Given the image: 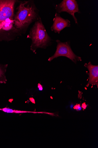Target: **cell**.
<instances>
[{
	"label": "cell",
	"mask_w": 98,
	"mask_h": 148,
	"mask_svg": "<svg viewBox=\"0 0 98 148\" xmlns=\"http://www.w3.org/2000/svg\"><path fill=\"white\" fill-rule=\"evenodd\" d=\"M53 21V23L51 29L55 33L59 34L64 28L69 27L71 25V22L69 20L63 18L57 12L55 13Z\"/></svg>",
	"instance_id": "cell-6"
},
{
	"label": "cell",
	"mask_w": 98,
	"mask_h": 148,
	"mask_svg": "<svg viewBox=\"0 0 98 148\" xmlns=\"http://www.w3.org/2000/svg\"><path fill=\"white\" fill-rule=\"evenodd\" d=\"M14 17L16 28L23 33L33 22L40 18L39 10L33 1L21 2L17 8Z\"/></svg>",
	"instance_id": "cell-2"
},
{
	"label": "cell",
	"mask_w": 98,
	"mask_h": 148,
	"mask_svg": "<svg viewBox=\"0 0 98 148\" xmlns=\"http://www.w3.org/2000/svg\"><path fill=\"white\" fill-rule=\"evenodd\" d=\"M8 65L0 63V83L6 84L7 81L5 73Z\"/></svg>",
	"instance_id": "cell-8"
},
{
	"label": "cell",
	"mask_w": 98,
	"mask_h": 148,
	"mask_svg": "<svg viewBox=\"0 0 98 148\" xmlns=\"http://www.w3.org/2000/svg\"><path fill=\"white\" fill-rule=\"evenodd\" d=\"M85 66L89 71V81L88 85H97L98 84V66L92 64L90 62L86 63Z\"/></svg>",
	"instance_id": "cell-7"
},
{
	"label": "cell",
	"mask_w": 98,
	"mask_h": 148,
	"mask_svg": "<svg viewBox=\"0 0 98 148\" xmlns=\"http://www.w3.org/2000/svg\"><path fill=\"white\" fill-rule=\"evenodd\" d=\"M55 9L58 13L63 12L68 13L72 16L76 23L78 24L75 14L76 13L80 14V12L77 2L75 0H63L60 3L55 5Z\"/></svg>",
	"instance_id": "cell-5"
},
{
	"label": "cell",
	"mask_w": 98,
	"mask_h": 148,
	"mask_svg": "<svg viewBox=\"0 0 98 148\" xmlns=\"http://www.w3.org/2000/svg\"><path fill=\"white\" fill-rule=\"evenodd\" d=\"M56 41L57 43L56 50L54 55L49 58V61L51 62L54 59L60 56L65 57L75 64L78 61H82L81 58L76 55L72 51L69 42H62L59 40Z\"/></svg>",
	"instance_id": "cell-4"
},
{
	"label": "cell",
	"mask_w": 98,
	"mask_h": 148,
	"mask_svg": "<svg viewBox=\"0 0 98 148\" xmlns=\"http://www.w3.org/2000/svg\"><path fill=\"white\" fill-rule=\"evenodd\" d=\"M38 88H39V90H43V88L42 87V86L40 84H38Z\"/></svg>",
	"instance_id": "cell-11"
},
{
	"label": "cell",
	"mask_w": 98,
	"mask_h": 148,
	"mask_svg": "<svg viewBox=\"0 0 98 148\" xmlns=\"http://www.w3.org/2000/svg\"><path fill=\"white\" fill-rule=\"evenodd\" d=\"M16 0H0V42L13 41L22 33L15 25Z\"/></svg>",
	"instance_id": "cell-1"
},
{
	"label": "cell",
	"mask_w": 98,
	"mask_h": 148,
	"mask_svg": "<svg viewBox=\"0 0 98 148\" xmlns=\"http://www.w3.org/2000/svg\"><path fill=\"white\" fill-rule=\"evenodd\" d=\"M80 106V104H78L75 105L74 108V109H76V110L79 108Z\"/></svg>",
	"instance_id": "cell-10"
},
{
	"label": "cell",
	"mask_w": 98,
	"mask_h": 148,
	"mask_svg": "<svg viewBox=\"0 0 98 148\" xmlns=\"http://www.w3.org/2000/svg\"><path fill=\"white\" fill-rule=\"evenodd\" d=\"M27 38L32 40L30 49L34 53L37 49H46L51 41L41 18L35 22Z\"/></svg>",
	"instance_id": "cell-3"
},
{
	"label": "cell",
	"mask_w": 98,
	"mask_h": 148,
	"mask_svg": "<svg viewBox=\"0 0 98 148\" xmlns=\"http://www.w3.org/2000/svg\"><path fill=\"white\" fill-rule=\"evenodd\" d=\"M82 107L84 109H85L87 106L86 104L85 103H83L82 104Z\"/></svg>",
	"instance_id": "cell-9"
},
{
	"label": "cell",
	"mask_w": 98,
	"mask_h": 148,
	"mask_svg": "<svg viewBox=\"0 0 98 148\" xmlns=\"http://www.w3.org/2000/svg\"><path fill=\"white\" fill-rule=\"evenodd\" d=\"M82 109V108L80 106L79 108L77 110V111H80Z\"/></svg>",
	"instance_id": "cell-12"
}]
</instances>
